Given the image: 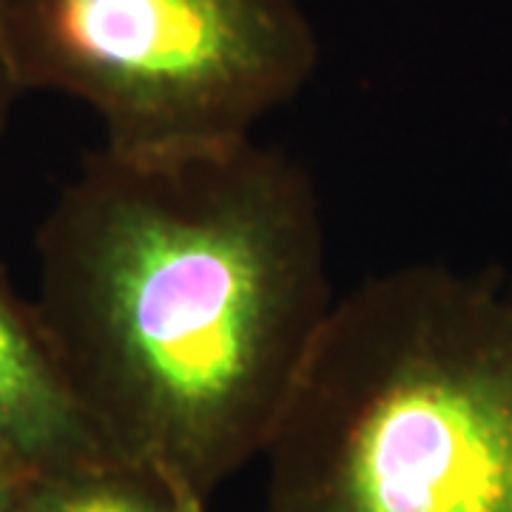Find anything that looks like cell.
<instances>
[{
	"label": "cell",
	"mask_w": 512,
	"mask_h": 512,
	"mask_svg": "<svg viewBox=\"0 0 512 512\" xmlns=\"http://www.w3.org/2000/svg\"><path fill=\"white\" fill-rule=\"evenodd\" d=\"M15 493H18V481L0 473V512H12V507H15Z\"/></svg>",
	"instance_id": "52a82bcc"
},
{
	"label": "cell",
	"mask_w": 512,
	"mask_h": 512,
	"mask_svg": "<svg viewBox=\"0 0 512 512\" xmlns=\"http://www.w3.org/2000/svg\"><path fill=\"white\" fill-rule=\"evenodd\" d=\"M0 46L20 92L80 100L120 154L248 140L319 66L299 0H0Z\"/></svg>",
	"instance_id": "3957f363"
},
{
	"label": "cell",
	"mask_w": 512,
	"mask_h": 512,
	"mask_svg": "<svg viewBox=\"0 0 512 512\" xmlns=\"http://www.w3.org/2000/svg\"><path fill=\"white\" fill-rule=\"evenodd\" d=\"M177 495L154 470L106 456L18 481L12 512H171Z\"/></svg>",
	"instance_id": "5b68a950"
},
{
	"label": "cell",
	"mask_w": 512,
	"mask_h": 512,
	"mask_svg": "<svg viewBox=\"0 0 512 512\" xmlns=\"http://www.w3.org/2000/svg\"><path fill=\"white\" fill-rule=\"evenodd\" d=\"M262 458L271 512H512V296L427 262L359 282Z\"/></svg>",
	"instance_id": "7a4b0ae2"
},
{
	"label": "cell",
	"mask_w": 512,
	"mask_h": 512,
	"mask_svg": "<svg viewBox=\"0 0 512 512\" xmlns=\"http://www.w3.org/2000/svg\"><path fill=\"white\" fill-rule=\"evenodd\" d=\"M106 456L117 453L77 402L35 302L0 268V473L26 481Z\"/></svg>",
	"instance_id": "277c9868"
},
{
	"label": "cell",
	"mask_w": 512,
	"mask_h": 512,
	"mask_svg": "<svg viewBox=\"0 0 512 512\" xmlns=\"http://www.w3.org/2000/svg\"><path fill=\"white\" fill-rule=\"evenodd\" d=\"M35 248L37 316L111 453L202 501L265 456L336 305L302 165L254 137L100 148Z\"/></svg>",
	"instance_id": "6da1fadb"
},
{
	"label": "cell",
	"mask_w": 512,
	"mask_h": 512,
	"mask_svg": "<svg viewBox=\"0 0 512 512\" xmlns=\"http://www.w3.org/2000/svg\"><path fill=\"white\" fill-rule=\"evenodd\" d=\"M171 512H208V501H202L197 495L180 493L177 501H174V507H171Z\"/></svg>",
	"instance_id": "ba28073f"
},
{
	"label": "cell",
	"mask_w": 512,
	"mask_h": 512,
	"mask_svg": "<svg viewBox=\"0 0 512 512\" xmlns=\"http://www.w3.org/2000/svg\"><path fill=\"white\" fill-rule=\"evenodd\" d=\"M20 94L23 92H20L18 80H15L12 69H9L6 55H3V46H0V140H3V134H6V128H9L12 109H15Z\"/></svg>",
	"instance_id": "8992f818"
}]
</instances>
